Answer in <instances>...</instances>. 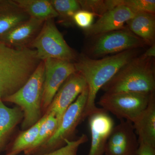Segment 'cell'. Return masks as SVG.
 I'll use <instances>...</instances> for the list:
<instances>
[{
	"instance_id": "19",
	"label": "cell",
	"mask_w": 155,
	"mask_h": 155,
	"mask_svg": "<svg viewBox=\"0 0 155 155\" xmlns=\"http://www.w3.org/2000/svg\"><path fill=\"white\" fill-rule=\"evenodd\" d=\"M30 18L45 22L58 17L49 0H14Z\"/></svg>"
},
{
	"instance_id": "20",
	"label": "cell",
	"mask_w": 155,
	"mask_h": 155,
	"mask_svg": "<svg viewBox=\"0 0 155 155\" xmlns=\"http://www.w3.org/2000/svg\"><path fill=\"white\" fill-rule=\"evenodd\" d=\"M47 117V114H45L36 124L21 132L8 148L5 155H17L28 149L35 141Z\"/></svg>"
},
{
	"instance_id": "28",
	"label": "cell",
	"mask_w": 155,
	"mask_h": 155,
	"mask_svg": "<svg viewBox=\"0 0 155 155\" xmlns=\"http://www.w3.org/2000/svg\"><path fill=\"white\" fill-rule=\"evenodd\" d=\"M143 54L147 58H154L155 57V44L151 46Z\"/></svg>"
},
{
	"instance_id": "22",
	"label": "cell",
	"mask_w": 155,
	"mask_h": 155,
	"mask_svg": "<svg viewBox=\"0 0 155 155\" xmlns=\"http://www.w3.org/2000/svg\"><path fill=\"white\" fill-rule=\"evenodd\" d=\"M53 8L58 13L60 21H72V17L77 11L81 10L77 0H50Z\"/></svg>"
},
{
	"instance_id": "3",
	"label": "cell",
	"mask_w": 155,
	"mask_h": 155,
	"mask_svg": "<svg viewBox=\"0 0 155 155\" xmlns=\"http://www.w3.org/2000/svg\"><path fill=\"white\" fill-rule=\"evenodd\" d=\"M154 58L142 54L134 58L102 87L105 93L155 92Z\"/></svg>"
},
{
	"instance_id": "17",
	"label": "cell",
	"mask_w": 155,
	"mask_h": 155,
	"mask_svg": "<svg viewBox=\"0 0 155 155\" xmlns=\"http://www.w3.org/2000/svg\"><path fill=\"white\" fill-rule=\"evenodd\" d=\"M29 18L14 0H0V37Z\"/></svg>"
},
{
	"instance_id": "10",
	"label": "cell",
	"mask_w": 155,
	"mask_h": 155,
	"mask_svg": "<svg viewBox=\"0 0 155 155\" xmlns=\"http://www.w3.org/2000/svg\"><path fill=\"white\" fill-rule=\"evenodd\" d=\"M87 86L86 80L80 72L70 75L61 85L45 114L52 113L58 121V126L63 114Z\"/></svg>"
},
{
	"instance_id": "8",
	"label": "cell",
	"mask_w": 155,
	"mask_h": 155,
	"mask_svg": "<svg viewBox=\"0 0 155 155\" xmlns=\"http://www.w3.org/2000/svg\"><path fill=\"white\" fill-rule=\"evenodd\" d=\"M145 45L143 41L124 27L97 36L90 51L94 57H101L137 49Z\"/></svg>"
},
{
	"instance_id": "9",
	"label": "cell",
	"mask_w": 155,
	"mask_h": 155,
	"mask_svg": "<svg viewBox=\"0 0 155 155\" xmlns=\"http://www.w3.org/2000/svg\"><path fill=\"white\" fill-rule=\"evenodd\" d=\"M43 61L45 79L41 111L44 115L61 85L76 71L72 62L55 59H48Z\"/></svg>"
},
{
	"instance_id": "21",
	"label": "cell",
	"mask_w": 155,
	"mask_h": 155,
	"mask_svg": "<svg viewBox=\"0 0 155 155\" xmlns=\"http://www.w3.org/2000/svg\"><path fill=\"white\" fill-rule=\"evenodd\" d=\"M47 114L45 121L39 130L38 134L33 144L24 152L26 155H35L41 147L53 135L58 127V121L52 113Z\"/></svg>"
},
{
	"instance_id": "16",
	"label": "cell",
	"mask_w": 155,
	"mask_h": 155,
	"mask_svg": "<svg viewBox=\"0 0 155 155\" xmlns=\"http://www.w3.org/2000/svg\"><path fill=\"white\" fill-rule=\"evenodd\" d=\"M128 29L143 41L146 45L155 44V14L137 13L127 21Z\"/></svg>"
},
{
	"instance_id": "25",
	"label": "cell",
	"mask_w": 155,
	"mask_h": 155,
	"mask_svg": "<svg viewBox=\"0 0 155 155\" xmlns=\"http://www.w3.org/2000/svg\"><path fill=\"white\" fill-rule=\"evenodd\" d=\"M88 140L87 136L85 134H82L77 140H66V144L60 148L41 155H77L78 150L79 146L85 143Z\"/></svg>"
},
{
	"instance_id": "1",
	"label": "cell",
	"mask_w": 155,
	"mask_h": 155,
	"mask_svg": "<svg viewBox=\"0 0 155 155\" xmlns=\"http://www.w3.org/2000/svg\"><path fill=\"white\" fill-rule=\"evenodd\" d=\"M137 49L127 50L100 59L81 55L73 63L76 71L85 78L88 90L84 119L99 110L95 105L98 92L123 66L137 56Z\"/></svg>"
},
{
	"instance_id": "12",
	"label": "cell",
	"mask_w": 155,
	"mask_h": 155,
	"mask_svg": "<svg viewBox=\"0 0 155 155\" xmlns=\"http://www.w3.org/2000/svg\"><path fill=\"white\" fill-rule=\"evenodd\" d=\"M107 113L100 108L88 116L91 143L87 155L104 154L106 144L114 127V120Z\"/></svg>"
},
{
	"instance_id": "6",
	"label": "cell",
	"mask_w": 155,
	"mask_h": 155,
	"mask_svg": "<svg viewBox=\"0 0 155 155\" xmlns=\"http://www.w3.org/2000/svg\"><path fill=\"white\" fill-rule=\"evenodd\" d=\"M151 94L104 93L98 104L120 120H126L133 123L147 107Z\"/></svg>"
},
{
	"instance_id": "11",
	"label": "cell",
	"mask_w": 155,
	"mask_h": 155,
	"mask_svg": "<svg viewBox=\"0 0 155 155\" xmlns=\"http://www.w3.org/2000/svg\"><path fill=\"white\" fill-rule=\"evenodd\" d=\"M133 123L130 121L120 120L114 126L106 144V155H137L139 147Z\"/></svg>"
},
{
	"instance_id": "5",
	"label": "cell",
	"mask_w": 155,
	"mask_h": 155,
	"mask_svg": "<svg viewBox=\"0 0 155 155\" xmlns=\"http://www.w3.org/2000/svg\"><path fill=\"white\" fill-rule=\"evenodd\" d=\"M29 48L36 51L38 58L41 61L55 59L74 63L78 58L75 51L65 41L54 19L45 21Z\"/></svg>"
},
{
	"instance_id": "14",
	"label": "cell",
	"mask_w": 155,
	"mask_h": 155,
	"mask_svg": "<svg viewBox=\"0 0 155 155\" xmlns=\"http://www.w3.org/2000/svg\"><path fill=\"white\" fill-rule=\"evenodd\" d=\"M44 22L30 17L0 37V42L12 47L29 48Z\"/></svg>"
},
{
	"instance_id": "13",
	"label": "cell",
	"mask_w": 155,
	"mask_h": 155,
	"mask_svg": "<svg viewBox=\"0 0 155 155\" xmlns=\"http://www.w3.org/2000/svg\"><path fill=\"white\" fill-rule=\"evenodd\" d=\"M132 9L124 5L118 6L109 10L84 33L88 36H97L110 31L122 29L128 20L137 14Z\"/></svg>"
},
{
	"instance_id": "23",
	"label": "cell",
	"mask_w": 155,
	"mask_h": 155,
	"mask_svg": "<svg viewBox=\"0 0 155 155\" xmlns=\"http://www.w3.org/2000/svg\"><path fill=\"white\" fill-rule=\"evenodd\" d=\"M113 3L114 7L126 6L137 13L155 14L154 0H113Z\"/></svg>"
},
{
	"instance_id": "7",
	"label": "cell",
	"mask_w": 155,
	"mask_h": 155,
	"mask_svg": "<svg viewBox=\"0 0 155 155\" xmlns=\"http://www.w3.org/2000/svg\"><path fill=\"white\" fill-rule=\"evenodd\" d=\"M87 87L78 96L75 101L63 114L54 133L38 150L35 155L51 152L66 144L65 140L75 131L78 125L84 119V114L88 98Z\"/></svg>"
},
{
	"instance_id": "24",
	"label": "cell",
	"mask_w": 155,
	"mask_h": 155,
	"mask_svg": "<svg viewBox=\"0 0 155 155\" xmlns=\"http://www.w3.org/2000/svg\"><path fill=\"white\" fill-rule=\"evenodd\" d=\"M81 10L91 12L99 17L111 10L109 0H79Z\"/></svg>"
},
{
	"instance_id": "4",
	"label": "cell",
	"mask_w": 155,
	"mask_h": 155,
	"mask_svg": "<svg viewBox=\"0 0 155 155\" xmlns=\"http://www.w3.org/2000/svg\"><path fill=\"white\" fill-rule=\"evenodd\" d=\"M45 79V65L40 62L26 83L15 93L2 100L15 104L23 114L21 127L26 130L41 118V101Z\"/></svg>"
},
{
	"instance_id": "2",
	"label": "cell",
	"mask_w": 155,
	"mask_h": 155,
	"mask_svg": "<svg viewBox=\"0 0 155 155\" xmlns=\"http://www.w3.org/2000/svg\"><path fill=\"white\" fill-rule=\"evenodd\" d=\"M41 61L34 49L12 47L0 42V100L19 90Z\"/></svg>"
},
{
	"instance_id": "26",
	"label": "cell",
	"mask_w": 155,
	"mask_h": 155,
	"mask_svg": "<svg viewBox=\"0 0 155 155\" xmlns=\"http://www.w3.org/2000/svg\"><path fill=\"white\" fill-rule=\"evenodd\" d=\"M94 14L89 11L81 10L72 17V22L79 28L86 30L93 24Z\"/></svg>"
},
{
	"instance_id": "27",
	"label": "cell",
	"mask_w": 155,
	"mask_h": 155,
	"mask_svg": "<svg viewBox=\"0 0 155 155\" xmlns=\"http://www.w3.org/2000/svg\"><path fill=\"white\" fill-rule=\"evenodd\" d=\"M139 144L137 155H155V147L143 143Z\"/></svg>"
},
{
	"instance_id": "18",
	"label": "cell",
	"mask_w": 155,
	"mask_h": 155,
	"mask_svg": "<svg viewBox=\"0 0 155 155\" xmlns=\"http://www.w3.org/2000/svg\"><path fill=\"white\" fill-rule=\"evenodd\" d=\"M23 114L19 107L9 108L0 100V151L15 127L23 119Z\"/></svg>"
},
{
	"instance_id": "15",
	"label": "cell",
	"mask_w": 155,
	"mask_h": 155,
	"mask_svg": "<svg viewBox=\"0 0 155 155\" xmlns=\"http://www.w3.org/2000/svg\"><path fill=\"white\" fill-rule=\"evenodd\" d=\"M139 143L155 147V92L150 94L147 107L133 123Z\"/></svg>"
}]
</instances>
